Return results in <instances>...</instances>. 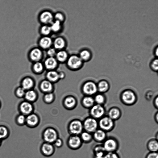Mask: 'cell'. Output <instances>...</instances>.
Masks as SVG:
<instances>
[{"label": "cell", "instance_id": "cell-19", "mask_svg": "<svg viewBox=\"0 0 158 158\" xmlns=\"http://www.w3.org/2000/svg\"><path fill=\"white\" fill-rule=\"evenodd\" d=\"M38 44L39 48L46 51L52 47L53 40L49 36H42L38 40Z\"/></svg>", "mask_w": 158, "mask_h": 158}, {"label": "cell", "instance_id": "cell-33", "mask_svg": "<svg viewBox=\"0 0 158 158\" xmlns=\"http://www.w3.org/2000/svg\"><path fill=\"white\" fill-rule=\"evenodd\" d=\"M79 136L83 143H89L93 140L92 134L84 130Z\"/></svg>", "mask_w": 158, "mask_h": 158}, {"label": "cell", "instance_id": "cell-9", "mask_svg": "<svg viewBox=\"0 0 158 158\" xmlns=\"http://www.w3.org/2000/svg\"><path fill=\"white\" fill-rule=\"evenodd\" d=\"M83 143L79 135H70L66 140L67 147L70 149L76 150L80 148Z\"/></svg>", "mask_w": 158, "mask_h": 158}, {"label": "cell", "instance_id": "cell-29", "mask_svg": "<svg viewBox=\"0 0 158 158\" xmlns=\"http://www.w3.org/2000/svg\"><path fill=\"white\" fill-rule=\"evenodd\" d=\"M31 67L32 72L36 75L42 74L45 70L43 62L39 61L32 63Z\"/></svg>", "mask_w": 158, "mask_h": 158}, {"label": "cell", "instance_id": "cell-41", "mask_svg": "<svg viewBox=\"0 0 158 158\" xmlns=\"http://www.w3.org/2000/svg\"><path fill=\"white\" fill-rule=\"evenodd\" d=\"M54 20L59 21L61 23H63L65 19L64 14L60 11L56 12L54 14Z\"/></svg>", "mask_w": 158, "mask_h": 158}, {"label": "cell", "instance_id": "cell-44", "mask_svg": "<svg viewBox=\"0 0 158 158\" xmlns=\"http://www.w3.org/2000/svg\"><path fill=\"white\" fill-rule=\"evenodd\" d=\"M104 158H121L117 152H108L106 154Z\"/></svg>", "mask_w": 158, "mask_h": 158}, {"label": "cell", "instance_id": "cell-2", "mask_svg": "<svg viewBox=\"0 0 158 158\" xmlns=\"http://www.w3.org/2000/svg\"><path fill=\"white\" fill-rule=\"evenodd\" d=\"M41 137L44 142L53 143L59 137V134L55 128L48 127L43 130Z\"/></svg>", "mask_w": 158, "mask_h": 158}, {"label": "cell", "instance_id": "cell-22", "mask_svg": "<svg viewBox=\"0 0 158 158\" xmlns=\"http://www.w3.org/2000/svg\"><path fill=\"white\" fill-rule=\"evenodd\" d=\"M92 135L93 139L99 143H102L107 137L106 132L100 128L94 131Z\"/></svg>", "mask_w": 158, "mask_h": 158}, {"label": "cell", "instance_id": "cell-42", "mask_svg": "<svg viewBox=\"0 0 158 158\" xmlns=\"http://www.w3.org/2000/svg\"><path fill=\"white\" fill-rule=\"evenodd\" d=\"M150 67L151 69L155 72H157L158 70V61L157 59H154L151 62Z\"/></svg>", "mask_w": 158, "mask_h": 158}, {"label": "cell", "instance_id": "cell-4", "mask_svg": "<svg viewBox=\"0 0 158 158\" xmlns=\"http://www.w3.org/2000/svg\"><path fill=\"white\" fill-rule=\"evenodd\" d=\"M122 102L127 106H131L135 104L137 100V96L132 90L127 89L123 91L120 95Z\"/></svg>", "mask_w": 158, "mask_h": 158}, {"label": "cell", "instance_id": "cell-31", "mask_svg": "<svg viewBox=\"0 0 158 158\" xmlns=\"http://www.w3.org/2000/svg\"><path fill=\"white\" fill-rule=\"evenodd\" d=\"M78 55L84 62L89 61L92 56L91 51L87 49L81 50Z\"/></svg>", "mask_w": 158, "mask_h": 158}, {"label": "cell", "instance_id": "cell-38", "mask_svg": "<svg viewBox=\"0 0 158 158\" xmlns=\"http://www.w3.org/2000/svg\"><path fill=\"white\" fill-rule=\"evenodd\" d=\"M94 98L96 104L103 106L106 102V98L103 94H96Z\"/></svg>", "mask_w": 158, "mask_h": 158}, {"label": "cell", "instance_id": "cell-52", "mask_svg": "<svg viewBox=\"0 0 158 158\" xmlns=\"http://www.w3.org/2000/svg\"><path fill=\"white\" fill-rule=\"evenodd\" d=\"M1 106H2V103H1V101H0V109L1 108Z\"/></svg>", "mask_w": 158, "mask_h": 158}, {"label": "cell", "instance_id": "cell-20", "mask_svg": "<svg viewBox=\"0 0 158 158\" xmlns=\"http://www.w3.org/2000/svg\"><path fill=\"white\" fill-rule=\"evenodd\" d=\"M43 63L45 69L47 71L56 70L59 63L55 57H47Z\"/></svg>", "mask_w": 158, "mask_h": 158}, {"label": "cell", "instance_id": "cell-21", "mask_svg": "<svg viewBox=\"0 0 158 158\" xmlns=\"http://www.w3.org/2000/svg\"><path fill=\"white\" fill-rule=\"evenodd\" d=\"M67 42L65 39L62 36H58L53 40V47L57 51L65 49Z\"/></svg>", "mask_w": 158, "mask_h": 158}, {"label": "cell", "instance_id": "cell-24", "mask_svg": "<svg viewBox=\"0 0 158 158\" xmlns=\"http://www.w3.org/2000/svg\"><path fill=\"white\" fill-rule=\"evenodd\" d=\"M45 77L46 79L54 84L60 81L59 72L56 70L47 71L45 74Z\"/></svg>", "mask_w": 158, "mask_h": 158}, {"label": "cell", "instance_id": "cell-25", "mask_svg": "<svg viewBox=\"0 0 158 158\" xmlns=\"http://www.w3.org/2000/svg\"><path fill=\"white\" fill-rule=\"evenodd\" d=\"M93 158H104L106 152L102 144L95 146L93 149Z\"/></svg>", "mask_w": 158, "mask_h": 158}, {"label": "cell", "instance_id": "cell-6", "mask_svg": "<svg viewBox=\"0 0 158 158\" xmlns=\"http://www.w3.org/2000/svg\"><path fill=\"white\" fill-rule=\"evenodd\" d=\"M102 145L106 152H116L119 147L118 140L113 137H107L102 143Z\"/></svg>", "mask_w": 158, "mask_h": 158}, {"label": "cell", "instance_id": "cell-40", "mask_svg": "<svg viewBox=\"0 0 158 158\" xmlns=\"http://www.w3.org/2000/svg\"><path fill=\"white\" fill-rule=\"evenodd\" d=\"M26 91L20 86L17 87L14 93L16 97L19 98H23Z\"/></svg>", "mask_w": 158, "mask_h": 158}, {"label": "cell", "instance_id": "cell-37", "mask_svg": "<svg viewBox=\"0 0 158 158\" xmlns=\"http://www.w3.org/2000/svg\"><path fill=\"white\" fill-rule=\"evenodd\" d=\"M39 32L42 36H49L52 33L50 25H42L40 27Z\"/></svg>", "mask_w": 158, "mask_h": 158}, {"label": "cell", "instance_id": "cell-28", "mask_svg": "<svg viewBox=\"0 0 158 158\" xmlns=\"http://www.w3.org/2000/svg\"><path fill=\"white\" fill-rule=\"evenodd\" d=\"M69 56L67 52L62 50L57 52L55 58L59 63H65Z\"/></svg>", "mask_w": 158, "mask_h": 158}, {"label": "cell", "instance_id": "cell-10", "mask_svg": "<svg viewBox=\"0 0 158 158\" xmlns=\"http://www.w3.org/2000/svg\"><path fill=\"white\" fill-rule=\"evenodd\" d=\"M43 50L38 47H34L31 49L28 54L29 60L32 63L41 61L43 58Z\"/></svg>", "mask_w": 158, "mask_h": 158}, {"label": "cell", "instance_id": "cell-15", "mask_svg": "<svg viewBox=\"0 0 158 158\" xmlns=\"http://www.w3.org/2000/svg\"><path fill=\"white\" fill-rule=\"evenodd\" d=\"M40 118L36 113L33 112L26 116L25 125L28 127L33 128L40 124Z\"/></svg>", "mask_w": 158, "mask_h": 158}, {"label": "cell", "instance_id": "cell-7", "mask_svg": "<svg viewBox=\"0 0 158 158\" xmlns=\"http://www.w3.org/2000/svg\"><path fill=\"white\" fill-rule=\"evenodd\" d=\"M98 127L106 132L111 131L114 128V121L107 116H104L98 121Z\"/></svg>", "mask_w": 158, "mask_h": 158}, {"label": "cell", "instance_id": "cell-11", "mask_svg": "<svg viewBox=\"0 0 158 158\" xmlns=\"http://www.w3.org/2000/svg\"><path fill=\"white\" fill-rule=\"evenodd\" d=\"M33 104L25 100L20 102L18 108L19 114L27 116L34 112V107Z\"/></svg>", "mask_w": 158, "mask_h": 158}, {"label": "cell", "instance_id": "cell-17", "mask_svg": "<svg viewBox=\"0 0 158 158\" xmlns=\"http://www.w3.org/2000/svg\"><path fill=\"white\" fill-rule=\"evenodd\" d=\"M77 104V98L72 95L66 96L63 99L62 104L64 107L68 110H71L75 109Z\"/></svg>", "mask_w": 158, "mask_h": 158}, {"label": "cell", "instance_id": "cell-49", "mask_svg": "<svg viewBox=\"0 0 158 158\" xmlns=\"http://www.w3.org/2000/svg\"><path fill=\"white\" fill-rule=\"evenodd\" d=\"M154 119L155 120V121L157 123H158V112L157 111L156 113L155 114L154 116Z\"/></svg>", "mask_w": 158, "mask_h": 158}, {"label": "cell", "instance_id": "cell-8", "mask_svg": "<svg viewBox=\"0 0 158 158\" xmlns=\"http://www.w3.org/2000/svg\"><path fill=\"white\" fill-rule=\"evenodd\" d=\"M84 130L93 134L98 128L97 120L89 116L82 121Z\"/></svg>", "mask_w": 158, "mask_h": 158}, {"label": "cell", "instance_id": "cell-13", "mask_svg": "<svg viewBox=\"0 0 158 158\" xmlns=\"http://www.w3.org/2000/svg\"><path fill=\"white\" fill-rule=\"evenodd\" d=\"M38 20L42 25H50L54 21V14L49 10H44L40 13Z\"/></svg>", "mask_w": 158, "mask_h": 158}, {"label": "cell", "instance_id": "cell-47", "mask_svg": "<svg viewBox=\"0 0 158 158\" xmlns=\"http://www.w3.org/2000/svg\"><path fill=\"white\" fill-rule=\"evenodd\" d=\"M59 77L60 80L64 79L65 77L66 74L65 73L62 71H59Z\"/></svg>", "mask_w": 158, "mask_h": 158}, {"label": "cell", "instance_id": "cell-30", "mask_svg": "<svg viewBox=\"0 0 158 158\" xmlns=\"http://www.w3.org/2000/svg\"><path fill=\"white\" fill-rule=\"evenodd\" d=\"M97 84L98 92L99 93L103 94L107 92L110 89V84L106 80H101Z\"/></svg>", "mask_w": 158, "mask_h": 158}, {"label": "cell", "instance_id": "cell-3", "mask_svg": "<svg viewBox=\"0 0 158 158\" xmlns=\"http://www.w3.org/2000/svg\"><path fill=\"white\" fill-rule=\"evenodd\" d=\"M68 132L69 135H79L84 131L82 121L76 118L71 120L67 126Z\"/></svg>", "mask_w": 158, "mask_h": 158}, {"label": "cell", "instance_id": "cell-48", "mask_svg": "<svg viewBox=\"0 0 158 158\" xmlns=\"http://www.w3.org/2000/svg\"><path fill=\"white\" fill-rule=\"evenodd\" d=\"M153 105L156 109L158 108V96H156L153 101Z\"/></svg>", "mask_w": 158, "mask_h": 158}, {"label": "cell", "instance_id": "cell-34", "mask_svg": "<svg viewBox=\"0 0 158 158\" xmlns=\"http://www.w3.org/2000/svg\"><path fill=\"white\" fill-rule=\"evenodd\" d=\"M10 134V130L7 126L3 125H0V139L3 141L7 139Z\"/></svg>", "mask_w": 158, "mask_h": 158}, {"label": "cell", "instance_id": "cell-26", "mask_svg": "<svg viewBox=\"0 0 158 158\" xmlns=\"http://www.w3.org/2000/svg\"><path fill=\"white\" fill-rule=\"evenodd\" d=\"M81 104L84 108L89 109L95 104L94 97L84 95L81 99Z\"/></svg>", "mask_w": 158, "mask_h": 158}, {"label": "cell", "instance_id": "cell-23", "mask_svg": "<svg viewBox=\"0 0 158 158\" xmlns=\"http://www.w3.org/2000/svg\"><path fill=\"white\" fill-rule=\"evenodd\" d=\"M23 98L25 100L33 103L36 102L38 98V93L34 89L26 91Z\"/></svg>", "mask_w": 158, "mask_h": 158}, {"label": "cell", "instance_id": "cell-46", "mask_svg": "<svg viewBox=\"0 0 158 158\" xmlns=\"http://www.w3.org/2000/svg\"><path fill=\"white\" fill-rule=\"evenodd\" d=\"M145 158H158L157 152H149L146 155Z\"/></svg>", "mask_w": 158, "mask_h": 158}, {"label": "cell", "instance_id": "cell-39", "mask_svg": "<svg viewBox=\"0 0 158 158\" xmlns=\"http://www.w3.org/2000/svg\"><path fill=\"white\" fill-rule=\"evenodd\" d=\"M26 116L19 114L15 118V122L16 124L19 126H23L25 125Z\"/></svg>", "mask_w": 158, "mask_h": 158}, {"label": "cell", "instance_id": "cell-14", "mask_svg": "<svg viewBox=\"0 0 158 158\" xmlns=\"http://www.w3.org/2000/svg\"><path fill=\"white\" fill-rule=\"evenodd\" d=\"M55 148L53 143L43 142L40 146V150L44 156L49 157L54 154Z\"/></svg>", "mask_w": 158, "mask_h": 158}, {"label": "cell", "instance_id": "cell-27", "mask_svg": "<svg viewBox=\"0 0 158 158\" xmlns=\"http://www.w3.org/2000/svg\"><path fill=\"white\" fill-rule=\"evenodd\" d=\"M121 111L119 108L113 107L108 110L107 116L114 121L119 119L121 117Z\"/></svg>", "mask_w": 158, "mask_h": 158}, {"label": "cell", "instance_id": "cell-18", "mask_svg": "<svg viewBox=\"0 0 158 158\" xmlns=\"http://www.w3.org/2000/svg\"><path fill=\"white\" fill-rule=\"evenodd\" d=\"M20 84V86L26 91L34 89L35 86V82L32 77L27 76L22 79Z\"/></svg>", "mask_w": 158, "mask_h": 158}, {"label": "cell", "instance_id": "cell-51", "mask_svg": "<svg viewBox=\"0 0 158 158\" xmlns=\"http://www.w3.org/2000/svg\"><path fill=\"white\" fill-rule=\"evenodd\" d=\"M2 140L0 139V147L1 146L2 143Z\"/></svg>", "mask_w": 158, "mask_h": 158}, {"label": "cell", "instance_id": "cell-32", "mask_svg": "<svg viewBox=\"0 0 158 158\" xmlns=\"http://www.w3.org/2000/svg\"><path fill=\"white\" fill-rule=\"evenodd\" d=\"M147 148L150 152H157L158 150V139L155 138L150 139L147 143Z\"/></svg>", "mask_w": 158, "mask_h": 158}, {"label": "cell", "instance_id": "cell-16", "mask_svg": "<svg viewBox=\"0 0 158 158\" xmlns=\"http://www.w3.org/2000/svg\"><path fill=\"white\" fill-rule=\"evenodd\" d=\"M38 87L40 91L44 94L53 92L55 89L54 84L45 78L40 81Z\"/></svg>", "mask_w": 158, "mask_h": 158}, {"label": "cell", "instance_id": "cell-36", "mask_svg": "<svg viewBox=\"0 0 158 158\" xmlns=\"http://www.w3.org/2000/svg\"><path fill=\"white\" fill-rule=\"evenodd\" d=\"M52 32L56 33L61 31L62 28V23L59 21L54 20L50 25Z\"/></svg>", "mask_w": 158, "mask_h": 158}, {"label": "cell", "instance_id": "cell-43", "mask_svg": "<svg viewBox=\"0 0 158 158\" xmlns=\"http://www.w3.org/2000/svg\"><path fill=\"white\" fill-rule=\"evenodd\" d=\"M57 52V51L52 47L46 50V54L48 57H55Z\"/></svg>", "mask_w": 158, "mask_h": 158}, {"label": "cell", "instance_id": "cell-35", "mask_svg": "<svg viewBox=\"0 0 158 158\" xmlns=\"http://www.w3.org/2000/svg\"><path fill=\"white\" fill-rule=\"evenodd\" d=\"M55 95L54 92H51L44 94L43 97V100L46 104H52L55 101Z\"/></svg>", "mask_w": 158, "mask_h": 158}, {"label": "cell", "instance_id": "cell-5", "mask_svg": "<svg viewBox=\"0 0 158 158\" xmlns=\"http://www.w3.org/2000/svg\"><path fill=\"white\" fill-rule=\"evenodd\" d=\"M81 89L83 94L85 96H93L98 92L97 84L91 80L84 82L82 85Z\"/></svg>", "mask_w": 158, "mask_h": 158}, {"label": "cell", "instance_id": "cell-1", "mask_svg": "<svg viewBox=\"0 0 158 158\" xmlns=\"http://www.w3.org/2000/svg\"><path fill=\"white\" fill-rule=\"evenodd\" d=\"M65 63L69 69L72 71H76L81 69L84 62L78 55L73 54L69 56Z\"/></svg>", "mask_w": 158, "mask_h": 158}, {"label": "cell", "instance_id": "cell-12", "mask_svg": "<svg viewBox=\"0 0 158 158\" xmlns=\"http://www.w3.org/2000/svg\"><path fill=\"white\" fill-rule=\"evenodd\" d=\"M89 110L90 116L97 120L105 116V109L102 105L95 104Z\"/></svg>", "mask_w": 158, "mask_h": 158}, {"label": "cell", "instance_id": "cell-45", "mask_svg": "<svg viewBox=\"0 0 158 158\" xmlns=\"http://www.w3.org/2000/svg\"><path fill=\"white\" fill-rule=\"evenodd\" d=\"M54 147L57 148L62 147L64 144V142L63 139L59 137L53 143Z\"/></svg>", "mask_w": 158, "mask_h": 158}, {"label": "cell", "instance_id": "cell-50", "mask_svg": "<svg viewBox=\"0 0 158 158\" xmlns=\"http://www.w3.org/2000/svg\"><path fill=\"white\" fill-rule=\"evenodd\" d=\"M155 54L156 56H157L158 55V48L157 47L154 51Z\"/></svg>", "mask_w": 158, "mask_h": 158}]
</instances>
